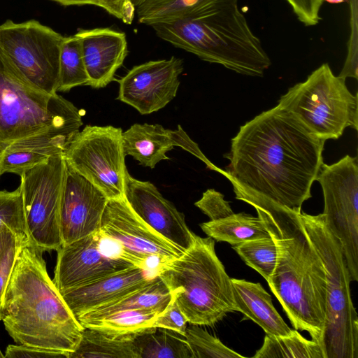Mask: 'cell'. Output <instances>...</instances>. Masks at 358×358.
<instances>
[{
  "instance_id": "27",
  "label": "cell",
  "mask_w": 358,
  "mask_h": 358,
  "mask_svg": "<svg viewBox=\"0 0 358 358\" xmlns=\"http://www.w3.org/2000/svg\"><path fill=\"white\" fill-rule=\"evenodd\" d=\"M138 358H192L183 336L162 327H147L134 333Z\"/></svg>"
},
{
  "instance_id": "14",
  "label": "cell",
  "mask_w": 358,
  "mask_h": 358,
  "mask_svg": "<svg viewBox=\"0 0 358 358\" xmlns=\"http://www.w3.org/2000/svg\"><path fill=\"white\" fill-rule=\"evenodd\" d=\"M181 59L149 61L134 66L119 80L117 99L147 115L164 108L176 96Z\"/></svg>"
},
{
  "instance_id": "13",
  "label": "cell",
  "mask_w": 358,
  "mask_h": 358,
  "mask_svg": "<svg viewBox=\"0 0 358 358\" xmlns=\"http://www.w3.org/2000/svg\"><path fill=\"white\" fill-rule=\"evenodd\" d=\"M99 231L119 243L142 268L148 270L150 262L155 257L160 259L164 265L185 252L144 222L124 198L108 200Z\"/></svg>"
},
{
  "instance_id": "2",
  "label": "cell",
  "mask_w": 358,
  "mask_h": 358,
  "mask_svg": "<svg viewBox=\"0 0 358 358\" xmlns=\"http://www.w3.org/2000/svg\"><path fill=\"white\" fill-rule=\"evenodd\" d=\"M231 184L236 199L256 210L275 243L277 262L267 281L272 292L293 327L307 331L320 344L326 315V273L303 226L301 211Z\"/></svg>"
},
{
  "instance_id": "1",
  "label": "cell",
  "mask_w": 358,
  "mask_h": 358,
  "mask_svg": "<svg viewBox=\"0 0 358 358\" xmlns=\"http://www.w3.org/2000/svg\"><path fill=\"white\" fill-rule=\"evenodd\" d=\"M324 143L278 104L240 127L222 175L231 183L300 213L324 163Z\"/></svg>"
},
{
  "instance_id": "7",
  "label": "cell",
  "mask_w": 358,
  "mask_h": 358,
  "mask_svg": "<svg viewBox=\"0 0 358 358\" xmlns=\"http://www.w3.org/2000/svg\"><path fill=\"white\" fill-rule=\"evenodd\" d=\"M300 215L326 273V315L320 343L324 358H358V315L341 245L322 213L313 215L301 211Z\"/></svg>"
},
{
  "instance_id": "4",
  "label": "cell",
  "mask_w": 358,
  "mask_h": 358,
  "mask_svg": "<svg viewBox=\"0 0 358 358\" xmlns=\"http://www.w3.org/2000/svg\"><path fill=\"white\" fill-rule=\"evenodd\" d=\"M151 27L160 38L175 47L243 75L262 77L271 64L238 3Z\"/></svg>"
},
{
  "instance_id": "18",
  "label": "cell",
  "mask_w": 358,
  "mask_h": 358,
  "mask_svg": "<svg viewBox=\"0 0 358 358\" xmlns=\"http://www.w3.org/2000/svg\"><path fill=\"white\" fill-rule=\"evenodd\" d=\"M157 275L143 268L131 266L60 293L76 318L141 288Z\"/></svg>"
},
{
  "instance_id": "20",
  "label": "cell",
  "mask_w": 358,
  "mask_h": 358,
  "mask_svg": "<svg viewBox=\"0 0 358 358\" xmlns=\"http://www.w3.org/2000/svg\"><path fill=\"white\" fill-rule=\"evenodd\" d=\"M76 134L55 129L12 145L1 161V176L9 173L20 177L26 171L46 161L51 156L64 153Z\"/></svg>"
},
{
  "instance_id": "8",
  "label": "cell",
  "mask_w": 358,
  "mask_h": 358,
  "mask_svg": "<svg viewBox=\"0 0 358 358\" xmlns=\"http://www.w3.org/2000/svg\"><path fill=\"white\" fill-rule=\"evenodd\" d=\"M278 105L293 114L315 136L338 139L347 127L357 130V93L353 95L345 79L335 76L327 63L302 83L289 88Z\"/></svg>"
},
{
  "instance_id": "10",
  "label": "cell",
  "mask_w": 358,
  "mask_h": 358,
  "mask_svg": "<svg viewBox=\"0 0 358 358\" xmlns=\"http://www.w3.org/2000/svg\"><path fill=\"white\" fill-rule=\"evenodd\" d=\"M121 128L87 125L64 152L67 166L108 199L124 198L128 173Z\"/></svg>"
},
{
  "instance_id": "37",
  "label": "cell",
  "mask_w": 358,
  "mask_h": 358,
  "mask_svg": "<svg viewBox=\"0 0 358 358\" xmlns=\"http://www.w3.org/2000/svg\"><path fill=\"white\" fill-rule=\"evenodd\" d=\"M28 240L17 238L4 252L0 259V320H1V303L3 293L8 282L19 250Z\"/></svg>"
},
{
  "instance_id": "21",
  "label": "cell",
  "mask_w": 358,
  "mask_h": 358,
  "mask_svg": "<svg viewBox=\"0 0 358 358\" xmlns=\"http://www.w3.org/2000/svg\"><path fill=\"white\" fill-rule=\"evenodd\" d=\"M231 283L236 311L255 322L268 335L282 336L292 332L260 283L236 278H231Z\"/></svg>"
},
{
  "instance_id": "26",
  "label": "cell",
  "mask_w": 358,
  "mask_h": 358,
  "mask_svg": "<svg viewBox=\"0 0 358 358\" xmlns=\"http://www.w3.org/2000/svg\"><path fill=\"white\" fill-rule=\"evenodd\" d=\"M202 231L213 239L236 245L248 241L267 238L270 234L262 220L245 213L201 223Z\"/></svg>"
},
{
  "instance_id": "9",
  "label": "cell",
  "mask_w": 358,
  "mask_h": 358,
  "mask_svg": "<svg viewBox=\"0 0 358 358\" xmlns=\"http://www.w3.org/2000/svg\"><path fill=\"white\" fill-rule=\"evenodd\" d=\"M67 164L64 153L51 156L20 176L29 242L43 252L63 244L60 210Z\"/></svg>"
},
{
  "instance_id": "19",
  "label": "cell",
  "mask_w": 358,
  "mask_h": 358,
  "mask_svg": "<svg viewBox=\"0 0 358 358\" xmlns=\"http://www.w3.org/2000/svg\"><path fill=\"white\" fill-rule=\"evenodd\" d=\"M80 41L88 83L92 88L105 87L115 80L117 70L127 55L124 32L109 28L80 29L75 34Z\"/></svg>"
},
{
  "instance_id": "31",
  "label": "cell",
  "mask_w": 358,
  "mask_h": 358,
  "mask_svg": "<svg viewBox=\"0 0 358 358\" xmlns=\"http://www.w3.org/2000/svg\"><path fill=\"white\" fill-rule=\"evenodd\" d=\"M159 314L158 312L149 309L122 310L94 322L85 328H95L117 334L135 333L151 327L155 318Z\"/></svg>"
},
{
  "instance_id": "6",
  "label": "cell",
  "mask_w": 358,
  "mask_h": 358,
  "mask_svg": "<svg viewBox=\"0 0 358 358\" xmlns=\"http://www.w3.org/2000/svg\"><path fill=\"white\" fill-rule=\"evenodd\" d=\"M158 274L189 324L212 326L227 313L236 311L231 278L210 236L195 235L193 244L163 265Z\"/></svg>"
},
{
  "instance_id": "39",
  "label": "cell",
  "mask_w": 358,
  "mask_h": 358,
  "mask_svg": "<svg viewBox=\"0 0 358 358\" xmlns=\"http://www.w3.org/2000/svg\"><path fill=\"white\" fill-rule=\"evenodd\" d=\"M172 134L175 146H180L194 155L203 161L210 169L217 171L221 174L223 173L224 171L215 166L207 159L199 149L198 145L191 140L180 125H178L177 130H172Z\"/></svg>"
},
{
  "instance_id": "29",
  "label": "cell",
  "mask_w": 358,
  "mask_h": 358,
  "mask_svg": "<svg viewBox=\"0 0 358 358\" xmlns=\"http://www.w3.org/2000/svg\"><path fill=\"white\" fill-rule=\"evenodd\" d=\"M87 83L80 39L76 35L64 36L59 56L57 92H66L73 87L87 85Z\"/></svg>"
},
{
  "instance_id": "36",
  "label": "cell",
  "mask_w": 358,
  "mask_h": 358,
  "mask_svg": "<svg viewBox=\"0 0 358 358\" xmlns=\"http://www.w3.org/2000/svg\"><path fill=\"white\" fill-rule=\"evenodd\" d=\"M291 6L297 19L306 27L317 24L324 0H285Z\"/></svg>"
},
{
  "instance_id": "30",
  "label": "cell",
  "mask_w": 358,
  "mask_h": 358,
  "mask_svg": "<svg viewBox=\"0 0 358 358\" xmlns=\"http://www.w3.org/2000/svg\"><path fill=\"white\" fill-rule=\"evenodd\" d=\"M233 249L248 266L268 280L277 262V248L271 236L243 242L234 245Z\"/></svg>"
},
{
  "instance_id": "33",
  "label": "cell",
  "mask_w": 358,
  "mask_h": 358,
  "mask_svg": "<svg viewBox=\"0 0 358 358\" xmlns=\"http://www.w3.org/2000/svg\"><path fill=\"white\" fill-rule=\"evenodd\" d=\"M3 226L19 238L29 241L20 186L12 192L0 190V229Z\"/></svg>"
},
{
  "instance_id": "17",
  "label": "cell",
  "mask_w": 358,
  "mask_h": 358,
  "mask_svg": "<svg viewBox=\"0 0 358 358\" xmlns=\"http://www.w3.org/2000/svg\"><path fill=\"white\" fill-rule=\"evenodd\" d=\"M108 199L67 166L60 210L62 245L99 231Z\"/></svg>"
},
{
  "instance_id": "44",
  "label": "cell",
  "mask_w": 358,
  "mask_h": 358,
  "mask_svg": "<svg viewBox=\"0 0 358 358\" xmlns=\"http://www.w3.org/2000/svg\"><path fill=\"white\" fill-rule=\"evenodd\" d=\"M0 358H4V355L2 354L1 350H0Z\"/></svg>"
},
{
  "instance_id": "32",
  "label": "cell",
  "mask_w": 358,
  "mask_h": 358,
  "mask_svg": "<svg viewBox=\"0 0 358 358\" xmlns=\"http://www.w3.org/2000/svg\"><path fill=\"white\" fill-rule=\"evenodd\" d=\"M185 341L192 358H244L245 357L224 345L219 338L192 324L187 327Z\"/></svg>"
},
{
  "instance_id": "40",
  "label": "cell",
  "mask_w": 358,
  "mask_h": 358,
  "mask_svg": "<svg viewBox=\"0 0 358 358\" xmlns=\"http://www.w3.org/2000/svg\"><path fill=\"white\" fill-rule=\"evenodd\" d=\"M112 7L113 16L121 20L124 23L131 24L134 17L136 8L145 0H105Z\"/></svg>"
},
{
  "instance_id": "43",
  "label": "cell",
  "mask_w": 358,
  "mask_h": 358,
  "mask_svg": "<svg viewBox=\"0 0 358 358\" xmlns=\"http://www.w3.org/2000/svg\"><path fill=\"white\" fill-rule=\"evenodd\" d=\"M324 1H326L329 3H331V4H338V3H344V2H348L349 1V0H324Z\"/></svg>"
},
{
  "instance_id": "16",
  "label": "cell",
  "mask_w": 358,
  "mask_h": 358,
  "mask_svg": "<svg viewBox=\"0 0 358 358\" xmlns=\"http://www.w3.org/2000/svg\"><path fill=\"white\" fill-rule=\"evenodd\" d=\"M124 198L144 222L173 245L185 251L193 244L195 234L189 229L184 215L152 183L127 173Z\"/></svg>"
},
{
  "instance_id": "41",
  "label": "cell",
  "mask_w": 358,
  "mask_h": 358,
  "mask_svg": "<svg viewBox=\"0 0 358 358\" xmlns=\"http://www.w3.org/2000/svg\"><path fill=\"white\" fill-rule=\"evenodd\" d=\"M63 6L73 5H94L103 8L106 11L114 15L113 10L110 5L105 0H52Z\"/></svg>"
},
{
  "instance_id": "24",
  "label": "cell",
  "mask_w": 358,
  "mask_h": 358,
  "mask_svg": "<svg viewBox=\"0 0 358 358\" xmlns=\"http://www.w3.org/2000/svg\"><path fill=\"white\" fill-rule=\"evenodd\" d=\"M238 0H145L136 8L138 20L152 26L194 17Z\"/></svg>"
},
{
  "instance_id": "34",
  "label": "cell",
  "mask_w": 358,
  "mask_h": 358,
  "mask_svg": "<svg viewBox=\"0 0 358 358\" xmlns=\"http://www.w3.org/2000/svg\"><path fill=\"white\" fill-rule=\"evenodd\" d=\"M194 205L211 221L224 218L234 213L229 202L224 200V195L214 189L204 192Z\"/></svg>"
},
{
  "instance_id": "12",
  "label": "cell",
  "mask_w": 358,
  "mask_h": 358,
  "mask_svg": "<svg viewBox=\"0 0 358 358\" xmlns=\"http://www.w3.org/2000/svg\"><path fill=\"white\" fill-rule=\"evenodd\" d=\"M64 36L38 21L0 24V46L20 72L41 90L57 92Z\"/></svg>"
},
{
  "instance_id": "25",
  "label": "cell",
  "mask_w": 358,
  "mask_h": 358,
  "mask_svg": "<svg viewBox=\"0 0 358 358\" xmlns=\"http://www.w3.org/2000/svg\"><path fill=\"white\" fill-rule=\"evenodd\" d=\"M138 358L134 333L117 334L85 328L76 349L69 358Z\"/></svg>"
},
{
  "instance_id": "11",
  "label": "cell",
  "mask_w": 358,
  "mask_h": 358,
  "mask_svg": "<svg viewBox=\"0 0 358 358\" xmlns=\"http://www.w3.org/2000/svg\"><path fill=\"white\" fill-rule=\"evenodd\" d=\"M321 185L327 226L338 239L352 281L358 280V162L345 155L323 163L316 178Z\"/></svg>"
},
{
  "instance_id": "23",
  "label": "cell",
  "mask_w": 358,
  "mask_h": 358,
  "mask_svg": "<svg viewBox=\"0 0 358 358\" xmlns=\"http://www.w3.org/2000/svg\"><path fill=\"white\" fill-rule=\"evenodd\" d=\"M172 299L166 284L159 275L141 288L116 300L96 308L76 317L85 327L115 313L136 309L153 310L162 313Z\"/></svg>"
},
{
  "instance_id": "5",
  "label": "cell",
  "mask_w": 358,
  "mask_h": 358,
  "mask_svg": "<svg viewBox=\"0 0 358 358\" xmlns=\"http://www.w3.org/2000/svg\"><path fill=\"white\" fill-rule=\"evenodd\" d=\"M83 124L71 102L31 83L0 46V165L12 145L50 130L78 134Z\"/></svg>"
},
{
  "instance_id": "42",
  "label": "cell",
  "mask_w": 358,
  "mask_h": 358,
  "mask_svg": "<svg viewBox=\"0 0 358 358\" xmlns=\"http://www.w3.org/2000/svg\"><path fill=\"white\" fill-rule=\"evenodd\" d=\"M17 238H19L17 236V235L7 226H3L1 229H0V259H1L6 250Z\"/></svg>"
},
{
  "instance_id": "28",
  "label": "cell",
  "mask_w": 358,
  "mask_h": 358,
  "mask_svg": "<svg viewBox=\"0 0 358 358\" xmlns=\"http://www.w3.org/2000/svg\"><path fill=\"white\" fill-rule=\"evenodd\" d=\"M254 358H324L320 344L304 338L293 330L287 336H273L266 334L260 349Z\"/></svg>"
},
{
  "instance_id": "15",
  "label": "cell",
  "mask_w": 358,
  "mask_h": 358,
  "mask_svg": "<svg viewBox=\"0 0 358 358\" xmlns=\"http://www.w3.org/2000/svg\"><path fill=\"white\" fill-rule=\"evenodd\" d=\"M57 252L52 281L59 292L134 266L127 262L103 254L99 245V231L62 245Z\"/></svg>"
},
{
  "instance_id": "38",
  "label": "cell",
  "mask_w": 358,
  "mask_h": 358,
  "mask_svg": "<svg viewBox=\"0 0 358 358\" xmlns=\"http://www.w3.org/2000/svg\"><path fill=\"white\" fill-rule=\"evenodd\" d=\"M4 358H68L64 352L24 345H9Z\"/></svg>"
},
{
  "instance_id": "3",
  "label": "cell",
  "mask_w": 358,
  "mask_h": 358,
  "mask_svg": "<svg viewBox=\"0 0 358 358\" xmlns=\"http://www.w3.org/2000/svg\"><path fill=\"white\" fill-rule=\"evenodd\" d=\"M43 252L29 242L21 246L3 295L1 320L17 344L62 352L69 358L84 327L48 275Z\"/></svg>"
},
{
  "instance_id": "22",
  "label": "cell",
  "mask_w": 358,
  "mask_h": 358,
  "mask_svg": "<svg viewBox=\"0 0 358 358\" xmlns=\"http://www.w3.org/2000/svg\"><path fill=\"white\" fill-rule=\"evenodd\" d=\"M125 155H130L145 167L154 169L157 163L168 159L166 152L175 146L172 130L159 124H134L122 132Z\"/></svg>"
},
{
  "instance_id": "35",
  "label": "cell",
  "mask_w": 358,
  "mask_h": 358,
  "mask_svg": "<svg viewBox=\"0 0 358 358\" xmlns=\"http://www.w3.org/2000/svg\"><path fill=\"white\" fill-rule=\"evenodd\" d=\"M187 322L186 317L172 296L165 310L155 318L152 327L168 329L185 337Z\"/></svg>"
}]
</instances>
